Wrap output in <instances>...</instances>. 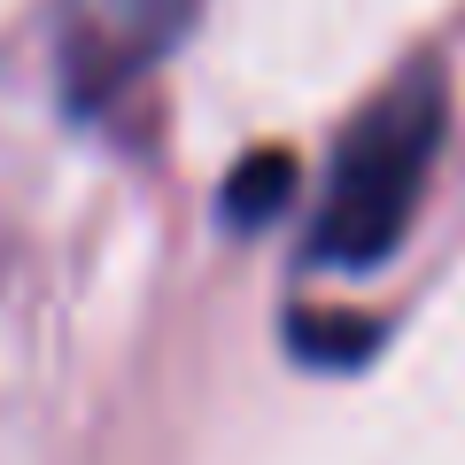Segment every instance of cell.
<instances>
[{"label": "cell", "instance_id": "cell-1", "mask_svg": "<svg viewBox=\"0 0 465 465\" xmlns=\"http://www.w3.org/2000/svg\"><path fill=\"white\" fill-rule=\"evenodd\" d=\"M450 140V78L442 63H403L365 109L349 116L333 179L311 217V264L318 272H381L403 249L427 179Z\"/></svg>", "mask_w": 465, "mask_h": 465}, {"label": "cell", "instance_id": "cell-2", "mask_svg": "<svg viewBox=\"0 0 465 465\" xmlns=\"http://www.w3.org/2000/svg\"><path fill=\"white\" fill-rule=\"evenodd\" d=\"M202 0H63L54 8V70L78 109H101L140 85L186 32Z\"/></svg>", "mask_w": 465, "mask_h": 465}, {"label": "cell", "instance_id": "cell-3", "mask_svg": "<svg viewBox=\"0 0 465 465\" xmlns=\"http://www.w3.org/2000/svg\"><path fill=\"white\" fill-rule=\"evenodd\" d=\"M287 202H295V155H287V148H256V155H241V163H232L217 210H225L241 232H256V225H272Z\"/></svg>", "mask_w": 465, "mask_h": 465}, {"label": "cell", "instance_id": "cell-4", "mask_svg": "<svg viewBox=\"0 0 465 465\" xmlns=\"http://www.w3.org/2000/svg\"><path fill=\"white\" fill-rule=\"evenodd\" d=\"M287 341L302 349V357H318V365H349V357H365V318H295L287 326Z\"/></svg>", "mask_w": 465, "mask_h": 465}]
</instances>
